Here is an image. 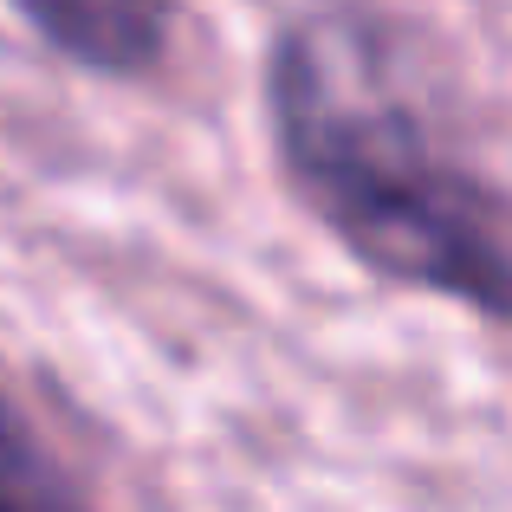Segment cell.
<instances>
[{
	"instance_id": "cell-1",
	"label": "cell",
	"mask_w": 512,
	"mask_h": 512,
	"mask_svg": "<svg viewBox=\"0 0 512 512\" xmlns=\"http://www.w3.org/2000/svg\"><path fill=\"white\" fill-rule=\"evenodd\" d=\"M266 137L292 201L370 279L512 325V195L441 150L350 33L279 26L266 46Z\"/></svg>"
},
{
	"instance_id": "cell-2",
	"label": "cell",
	"mask_w": 512,
	"mask_h": 512,
	"mask_svg": "<svg viewBox=\"0 0 512 512\" xmlns=\"http://www.w3.org/2000/svg\"><path fill=\"white\" fill-rule=\"evenodd\" d=\"M46 52L91 78H150L169 59L182 0H7Z\"/></svg>"
},
{
	"instance_id": "cell-3",
	"label": "cell",
	"mask_w": 512,
	"mask_h": 512,
	"mask_svg": "<svg viewBox=\"0 0 512 512\" xmlns=\"http://www.w3.org/2000/svg\"><path fill=\"white\" fill-rule=\"evenodd\" d=\"M78 500H85V487L52 461L39 428L0 389V512H52V506H78Z\"/></svg>"
}]
</instances>
